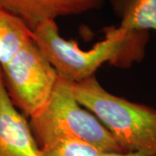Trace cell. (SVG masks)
<instances>
[{
	"label": "cell",
	"instance_id": "obj_1",
	"mask_svg": "<svg viewBox=\"0 0 156 156\" xmlns=\"http://www.w3.org/2000/svg\"><path fill=\"white\" fill-rule=\"evenodd\" d=\"M34 39L58 77L78 83L95 76L105 63L121 68L140 62L145 56L149 32L120 26L104 29V37L89 50L62 37L56 21H47L33 30Z\"/></svg>",
	"mask_w": 156,
	"mask_h": 156
},
{
	"label": "cell",
	"instance_id": "obj_2",
	"mask_svg": "<svg viewBox=\"0 0 156 156\" xmlns=\"http://www.w3.org/2000/svg\"><path fill=\"white\" fill-rule=\"evenodd\" d=\"M69 85L78 102L104 125L126 152L156 156L155 108L112 94L95 76Z\"/></svg>",
	"mask_w": 156,
	"mask_h": 156
},
{
	"label": "cell",
	"instance_id": "obj_3",
	"mask_svg": "<svg viewBox=\"0 0 156 156\" xmlns=\"http://www.w3.org/2000/svg\"><path fill=\"white\" fill-rule=\"evenodd\" d=\"M29 124L41 150L64 141H80L102 153L126 152L104 125L78 102L67 81L59 77L47 103L30 117Z\"/></svg>",
	"mask_w": 156,
	"mask_h": 156
},
{
	"label": "cell",
	"instance_id": "obj_4",
	"mask_svg": "<svg viewBox=\"0 0 156 156\" xmlns=\"http://www.w3.org/2000/svg\"><path fill=\"white\" fill-rule=\"evenodd\" d=\"M0 69L12 103L29 117L45 106L58 80L35 39L0 65Z\"/></svg>",
	"mask_w": 156,
	"mask_h": 156
},
{
	"label": "cell",
	"instance_id": "obj_5",
	"mask_svg": "<svg viewBox=\"0 0 156 156\" xmlns=\"http://www.w3.org/2000/svg\"><path fill=\"white\" fill-rule=\"evenodd\" d=\"M0 156H44L30 124L12 103L0 69Z\"/></svg>",
	"mask_w": 156,
	"mask_h": 156
},
{
	"label": "cell",
	"instance_id": "obj_6",
	"mask_svg": "<svg viewBox=\"0 0 156 156\" xmlns=\"http://www.w3.org/2000/svg\"><path fill=\"white\" fill-rule=\"evenodd\" d=\"M103 0H0V7L34 30L47 21L76 16L99 8Z\"/></svg>",
	"mask_w": 156,
	"mask_h": 156
},
{
	"label": "cell",
	"instance_id": "obj_7",
	"mask_svg": "<svg viewBox=\"0 0 156 156\" xmlns=\"http://www.w3.org/2000/svg\"><path fill=\"white\" fill-rule=\"evenodd\" d=\"M120 18L119 26L128 30L156 31V0H111Z\"/></svg>",
	"mask_w": 156,
	"mask_h": 156
},
{
	"label": "cell",
	"instance_id": "obj_8",
	"mask_svg": "<svg viewBox=\"0 0 156 156\" xmlns=\"http://www.w3.org/2000/svg\"><path fill=\"white\" fill-rule=\"evenodd\" d=\"M42 151L44 156H101L102 153L80 141H64Z\"/></svg>",
	"mask_w": 156,
	"mask_h": 156
},
{
	"label": "cell",
	"instance_id": "obj_9",
	"mask_svg": "<svg viewBox=\"0 0 156 156\" xmlns=\"http://www.w3.org/2000/svg\"><path fill=\"white\" fill-rule=\"evenodd\" d=\"M101 156H147L139 153L134 152H124V153H119V152H104L101 153Z\"/></svg>",
	"mask_w": 156,
	"mask_h": 156
}]
</instances>
